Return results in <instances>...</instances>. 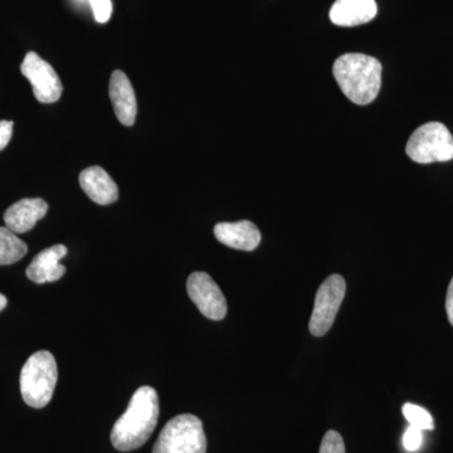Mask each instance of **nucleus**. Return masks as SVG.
Wrapping results in <instances>:
<instances>
[{
	"label": "nucleus",
	"mask_w": 453,
	"mask_h": 453,
	"mask_svg": "<svg viewBox=\"0 0 453 453\" xmlns=\"http://www.w3.org/2000/svg\"><path fill=\"white\" fill-rule=\"evenodd\" d=\"M49 211V204L42 198H25L14 203L4 213L5 226L14 234H26L37 225Z\"/></svg>",
	"instance_id": "9d476101"
},
{
	"label": "nucleus",
	"mask_w": 453,
	"mask_h": 453,
	"mask_svg": "<svg viewBox=\"0 0 453 453\" xmlns=\"http://www.w3.org/2000/svg\"><path fill=\"white\" fill-rule=\"evenodd\" d=\"M20 73L31 82L33 94L40 103L53 104L61 98L64 86L58 74L37 53H27L20 65Z\"/></svg>",
	"instance_id": "0eeeda50"
},
{
	"label": "nucleus",
	"mask_w": 453,
	"mask_h": 453,
	"mask_svg": "<svg viewBox=\"0 0 453 453\" xmlns=\"http://www.w3.org/2000/svg\"><path fill=\"white\" fill-rule=\"evenodd\" d=\"M79 180L83 192L97 204H112V203L118 201V186H116L112 178L107 174L106 170L100 168V166H91V168L82 170Z\"/></svg>",
	"instance_id": "4468645a"
},
{
	"label": "nucleus",
	"mask_w": 453,
	"mask_h": 453,
	"mask_svg": "<svg viewBox=\"0 0 453 453\" xmlns=\"http://www.w3.org/2000/svg\"><path fill=\"white\" fill-rule=\"evenodd\" d=\"M13 121H0V151L4 150L9 142H11L12 135H13Z\"/></svg>",
	"instance_id": "aec40b11"
},
{
	"label": "nucleus",
	"mask_w": 453,
	"mask_h": 453,
	"mask_svg": "<svg viewBox=\"0 0 453 453\" xmlns=\"http://www.w3.org/2000/svg\"><path fill=\"white\" fill-rule=\"evenodd\" d=\"M97 23L109 22L112 14L111 0H88Z\"/></svg>",
	"instance_id": "a211bd4d"
},
{
	"label": "nucleus",
	"mask_w": 453,
	"mask_h": 453,
	"mask_svg": "<svg viewBox=\"0 0 453 453\" xmlns=\"http://www.w3.org/2000/svg\"><path fill=\"white\" fill-rule=\"evenodd\" d=\"M8 300L7 297L4 296V295L0 294V311L2 310L5 309V306H7Z\"/></svg>",
	"instance_id": "4be33fe9"
},
{
	"label": "nucleus",
	"mask_w": 453,
	"mask_h": 453,
	"mask_svg": "<svg viewBox=\"0 0 453 453\" xmlns=\"http://www.w3.org/2000/svg\"><path fill=\"white\" fill-rule=\"evenodd\" d=\"M58 369L52 353L37 351L27 360L20 372V393L29 407L43 408L55 392Z\"/></svg>",
	"instance_id": "7ed1b4c3"
},
{
	"label": "nucleus",
	"mask_w": 453,
	"mask_h": 453,
	"mask_svg": "<svg viewBox=\"0 0 453 453\" xmlns=\"http://www.w3.org/2000/svg\"><path fill=\"white\" fill-rule=\"evenodd\" d=\"M381 71L377 58L362 53L340 56L333 67L342 94L357 105H368L380 95Z\"/></svg>",
	"instance_id": "f03ea898"
},
{
	"label": "nucleus",
	"mask_w": 453,
	"mask_h": 453,
	"mask_svg": "<svg viewBox=\"0 0 453 453\" xmlns=\"http://www.w3.org/2000/svg\"><path fill=\"white\" fill-rule=\"evenodd\" d=\"M28 252V246L7 226H0V265H13Z\"/></svg>",
	"instance_id": "2eb2a0df"
},
{
	"label": "nucleus",
	"mask_w": 453,
	"mask_h": 453,
	"mask_svg": "<svg viewBox=\"0 0 453 453\" xmlns=\"http://www.w3.org/2000/svg\"><path fill=\"white\" fill-rule=\"evenodd\" d=\"M67 247L56 244L38 253L27 267V277L35 283L55 282L65 273V267L59 264L67 255Z\"/></svg>",
	"instance_id": "9b49d317"
},
{
	"label": "nucleus",
	"mask_w": 453,
	"mask_h": 453,
	"mask_svg": "<svg viewBox=\"0 0 453 453\" xmlns=\"http://www.w3.org/2000/svg\"><path fill=\"white\" fill-rule=\"evenodd\" d=\"M187 291L190 300L205 318L223 320L226 315V300L214 280L205 273H193L188 277Z\"/></svg>",
	"instance_id": "6e6552de"
},
{
	"label": "nucleus",
	"mask_w": 453,
	"mask_h": 453,
	"mask_svg": "<svg viewBox=\"0 0 453 453\" xmlns=\"http://www.w3.org/2000/svg\"><path fill=\"white\" fill-rule=\"evenodd\" d=\"M319 453H345L344 440L339 432L327 431L321 441L320 452Z\"/></svg>",
	"instance_id": "f3484780"
},
{
	"label": "nucleus",
	"mask_w": 453,
	"mask_h": 453,
	"mask_svg": "<svg viewBox=\"0 0 453 453\" xmlns=\"http://www.w3.org/2000/svg\"><path fill=\"white\" fill-rule=\"evenodd\" d=\"M214 235L220 243L240 251H255L261 243V232L250 220L219 223L214 226Z\"/></svg>",
	"instance_id": "f8f14e48"
},
{
	"label": "nucleus",
	"mask_w": 453,
	"mask_h": 453,
	"mask_svg": "<svg viewBox=\"0 0 453 453\" xmlns=\"http://www.w3.org/2000/svg\"><path fill=\"white\" fill-rule=\"evenodd\" d=\"M153 453H207L203 423L195 414L170 419L155 443Z\"/></svg>",
	"instance_id": "20e7f679"
},
{
	"label": "nucleus",
	"mask_w": 453,
	"mask_h": 453,
	"mask_svg": "<svg viewBox=\"0 0 453 453\" xmlns=\"http://www.w3.org/2000/svg\"><path fill=\"white\" fill-rule=\"evenodd\" d=\"M446 312L449 324L453 326V277L451 282H449V290H447Z\"/></svg>",
	"instance_id": "412c9836"
},
{
	"label": "nucleus",
	"mask_w": 453,
	"mask_h": 453,
	"mask_svg": "<svg viewBox=\"0 0 453 453\" xmlns=\"http://www.w3.org/2000/svg\"><path fill=\"white\" fill-rule=\"evenodd\" d=\"M378 13L375 0H336L330 9V20L339 27L365 25Z\"/></svg>",
	"instance_id": "ddd939ff"
},
{
	"label": "nucleus",
	"mask_w": 453,
	"mask_h": 453,
	"mask_svg": "<svg viewBox=\"0 0 453 453\" xmlns=\"http://www.w3.org/2000/svg\"><path fill=\"white\" fill-rule=\"evenodd\" d=\"M109 95L118 120L125 127H133L138 113V104L133 85L122 71H113L110 80Z\"/></svg>",
	"instance_id": "1a4fd4ad"
},
{
	"label": "nucleus",
	"mask_w": 453,
	"mask_h": 453,
	"mask_svg": "<svg viewBox=\"0 0 453 453\" xmlns=\"http://www.w3.org/2000/svg\"><path fill=\"white\" fill-rule=\"evenodd\" d=\"M405 151L418 164L449 162L453 159L452 134L441 122H427L411 135Z\"/></svg>",
	"instance_id": "39448f33"
},
{
	"label": "nucleus",
	"mask_w": 453,
	"mask_h": 453,
	"mask_svg": "<svg viewBox=\"0 0 453 453\" xmlns=\"http://www.w3.org/2000/svg\"><path fill=\"white\" fill-rule=\"evenodd\" d=\"M347 292L344 277L332 275L327 277L316 292L314 310L310 319V333L316 338L326 335L332 329L340 306Z\"/></svg>",
	"instance_id": "423d86ee"
},
{
	"label": "nucleus",
	"mask_w": 453,
	"mask_h": 453,
	"mask_svg": "<svg viewBox=\"0 0 453 453\" xmlns=\"http://www.w3.org/2000/svg\"><path fill=\"white\" fill-rule=\"evenodd\" d=\"M159 396L151 387H142L134 393L127 412L116 421L111 442L118 451L129 452L148 442L159 419Z\"/></svg>",
	"instance_id": "f257e3e1"
},
{
	"label": "nucleus",
	"mask_w": 453,
	"mask_h": 453,
	"mask_svg": "<svg viewBox=\"0 0 453 453\" xmlns=\"http://www.w3.org/2000/svg\"><path fill=\"white\" fill-rule=\"evenodd\" d=\"M402 412L411 426L422 429V431H432L434 428V418L431 413L425 408L412 403H405Z\"/></svg>",
	"instance_id": "dca6fc26"
},
{
	"label": "nucleus",
	"mask_w": 453,
	"mask_h": 453,
	"mask_svg": "<svg viewBox=\"0 0 453 453\" xmlns=\"http://www.w3.org/2000/svg\"><path fill=\"white\" fill-rule=\"evenodd\" d=\"M423 442L422 429L410 426L403 436V446L408 452H416L421 449Z\"/></svg>",
	"instance_id": "6ab92c4d"
}]
</instances>
